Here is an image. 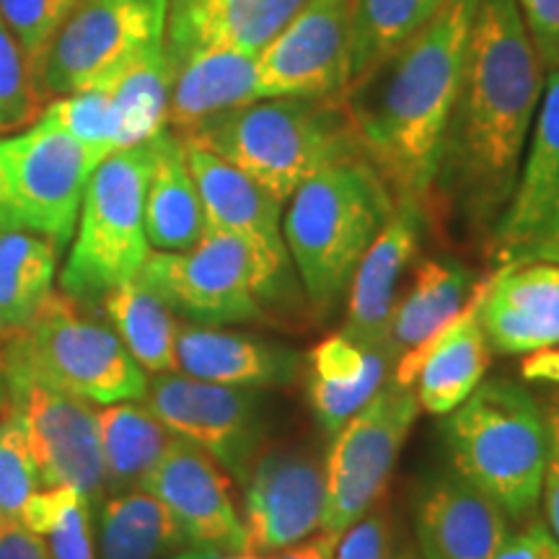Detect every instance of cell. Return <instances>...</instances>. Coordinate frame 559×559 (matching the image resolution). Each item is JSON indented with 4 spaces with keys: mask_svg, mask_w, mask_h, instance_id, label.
<instances>
[{
    "mask_svg": "<svg viewBox=\"0 0 559 559\" xmlns=\"http://www.w3.org/2000/svg\"><path fill=\"white\" fill-rule=\"evenodd\" d=\"M542 94L544 66L515 0H477L436 177L474 230H492L513 194Z\"/></svg>",
    "mask_w": 559,
    "mask_h": 559,
    "instance_id": "cell-1",
    "label": "cell"
},
{
    "mask_svg": "<svg viewBox=\"0 0 559 559\" xmlns=\"http://www.w3.org/2000/svg\"><path fill=\"white\" fill-rule=\"evenodd\" d=\"M474 9L477 0H449L415 37L345 91L362 156L394 202L428 207L432 198L464 79Z\"/></svg>",
    "mask_w": 559,
    "mask_h": 559,
    "instance_id": "cell-2",
    "label": "cell"
},
{
    "mask_svg": "<svg viewBox=\"0 0 559 559\" xmlns=\"http://www.w3.org/2000/svg\"><path fill=\"white\" fill-rule=\"evenodd\" d=\"M179 138L228 160L280 205L324 166L362 156L345 96L257 99Z\"/></svg>",
    "mask_w": 559,
    "mask_h": 559,
    "instance_id": "cell-3",
    "label": "cell"
},
{
    "mask_svg": "<svg viewBox=\"0 0 559 559\" xmlns=\"http://www.w3.org/2000/svg\"><path fill=\"white\" fill-rule=\"evenodd\" d=\"M394 205L386 185L362 156L324 166L293 192L283 221L285 247L319 317L345 296L355 267Z\"/></svg>",
    "mask_w": 559,
    "mask_h": 559,
    "instance_id": "cell-4",
    "label": "cell"
},
{
    "mask_svg": "<svg viewBox=\"0 0 559 559\" xmlns=\"http://www.w3.org/2000/svg\"><path fill=\"white\" fill-rule=\"evenodd\" d=\"M45 383L91 404L143 400L145 370L107 321L91 317L81 298L50 290L29 319L0 340V389ZM9 415V407H5Z\"/></svg>",
    "mask_w": 559,
    "mask_h": 559,
    "instance_id": "cell-5",
    "label": "cell"
},
{
    "mask_svg": "<svg viewBox=\"0 0 559 559\" xmlns=\"http://www.w3.org/2000/svg\"><path fill=\"white\" fill-rule=\"evenodd\" d=\"M453 472L506 510L534 515L549 459V423L519 383L481 381L443 423Z\"/></svg>",
    "mask_w": 559,
    "mask_h": 559,
    "instance_id": "cell-6",
    "label": "cell"
},
{
    "mask_svg": "<svg viewBox=\"0 0 559 559\" xmlns=\"http://www.w3.org/2000/svg\"><path fill=\"white\" fill-rule=\"evenodd\" d=\"M153 140L111 153L91 174L73 247L60 275V288L70 296L102 298L115 285L135 280L148 260L143 210Z\"/></svg>",
    "mask_w": 559,
    "mask_h": 559,
    "instance_id": "cell-7",
    "label": "cell"
},
{
    "mask_svg": "<svg viewBox=\"0 0 559 559\" xmlns=\"http://www.w3.org/2000/svg\"><path fill=\"white\" fill-rule=\"evenodd\" d=\"M99 164L102 158L45 117L24 132L0 135V226L34 230L62 251Z\"/></svg>",
    "mask_w": 559,
    "mask_h": 559,
    "instance_id": "cell-8",
    "label": "cell"
},
{
    "mask_svg": "<svg viewBox=\"0 0 559 559\" xmlns=\"http://www.w3.org/2000/svg\"><path fill=\"white\" fill-rule=\"evenodd\" d=\"M419 412L417 394L391 379L334 432L326 456L321 531L340 536L383 498L389 474Z\"/></svg>",
    "mask_w": 559,
    "mask_h": 559,
    "instance_id": "cell-9",
    "label": "cell"
},
{
    "mask_svg": "<svg viewBox=\"0 0 559 559\" xmlns=\"http://www.w3.org/2000/svg\"><path fill=\"white\" fill-rule=\"evenodd\" d=\"M169 0H79L39 70L45 99L109 79L117 68L166 41Z\"/></svg>",
    "mask_w": 559,
    "mask_h": 559,
    "instance_id": "cell-10",
    "label": "cell"
},
{
    "mask_svg": "<svg viewBox=\"0 0 559 559\" xmlns=\"http://www.w3.org/2000/svg\"><path fill=\"white\" fill-rule=\"evenodd\" d=\"M138 280L174 311L207 326L262 319L257 260L239 236L207 228L187 251H153Z\"/></svg>",
    "mask_w": 559,
    "mask_h": 559,
    "instance_id": "cell-11",
    "label": "cell"
},
{
    "mask_svg": "<svg viewBox=\"0 0 559 559\" xmlns=\"http://www.w3.org/2000/svg\"><path fill=\"white\" fill-rule=\"evenodd\" d=\"M5 407L24 428L41 487H75L91 506L107 498L96 404L45 383H19Z\"/></svg>",
    "mask_w": 559,
    "mask_h": 559,
    "instance_id": "cell-12",
    "label": "cell"
},
{
    "mask_svg": "<svg viewBox=\"0 0 559 559\" xmlns=\"http://www.w3.org/2000/svg\"><path fill=\"white\" fill-rule=\"evenodd\" d=\"M353 62V0H304L257 52L260 99L345 96Z\"/></svg>",
    "mask_w": 559,
    "mask_h": 559,
    "instance_id": "cell-13",
    "label": "cell"
},
{
    "mask_svg": "<svg viewBox=\"0 0 559 559\" xmlns=\"http://www.w3.org/2000/svg\"><path fill=\"white\" fill-rule=\"evenodd\" d=\"M254 400L247 389L221 386L171 370L148 381L143 404L171 436L200 445L230 477L247 481L262 443V419Z\"/></svg>",
    "mask_w": 559,
    "mask_h": 559,
    "instance_id": "cell-14",
    "label": "cell"
},
{
    "mask_svg": "<svg viewBox=\"0 0 559 559\" xmlns=\"http://www.w3.org/2000/svg\"><path fill=\"white\" fill-rule=\"evenodd\" d=\"M185 156L198 185L205 226L239 236L257 260V298L285 300L293 288L290 254L280 226V202L228 160L181 138Z\"/></svg>",
    "mask_w": 559,
    "mask_h": 559,
    "instance_id": "cell-15",
    "label": "cell"
},
{
    "mask_svg": "<svg viewBox=\"0 0 559 559\" xmlns=\"http://www.w3.org/2000/svg\"><path fill=\"white\" fill-rule=\"evenodd\" d=\"M140 489L169 508L192 547L226 555L247 551V528L234 506L228 474L200 445L174 436Z\"/></svg>",
    "mask_w": 559,
    "mask_h": 559,
    "instance_id": "cell-16",
    "label": "cell"
},
{
    "mask_svg": "<svg viewBox=\"0 0 559 559\" xmlns=\"http://www.w3.org/2000/svg\"><path fill=\"white\" fill-rule=\"evenodd\" d=\"M324 466L304 451H270L254 461L243 495L247 551L270 555L296 547L321 528Z\"/></svg>",
    "mask_w": 559,
    "mask_h": 559,
    "instance_id": "cell-17",
    "label": "cell"
},
{
    "mask_svg": "<svg viewBox=\"0 0 559 559\" xmlns=\"http://www.w3.org/2000/svg\"><path fill=\"white\" fill-rule=\"evenodd\" d=\"M559 218V68L549 70L531 124V143L513 194L489 230V257L521 262L547 239Z\"/></svg>",
    "mask_w": 559,
    "mask_h": 559,
    "instance_id": "cell-18",
    "label": "cell"
},
{
    "mask_svg": "<svg viewBox=\"0 0 559 559\" xmlns=\"http://www.w3.org/2000/svg\"><path fill=\"white\" fill-rule=\"evenodd\" d=\"M479 319L489 347L498 353L526 355L559 347V262L500 264L487 277Z\"/></svg>",
    "mask_w": 559,
    "mask_h": 559,
    "instance_id": "cell-19",
    "label": "cell"
},
{
    "mask_svg": "<svg viewBox=\"0 0 559 559\" xmlns=\"http://www.w3.org/2000/svg\"><path fill=\"white\" fill-rule=\"evenodd\" d=\"M487 280L472 290L456 319L417 353L404 355L391 370V381L412 389L430 415H449L485 379L489 366V342L481 330V298Z\"/></svg>",
    "mask_w": 559,
    "mask_h": 559,
    "instance_id": "cell-20",
    "label": "cell"
},
{
    "mask_svg": "<svg viewBox=\"0 0 559 559\" xmlns=\"http://www.w3.org/2000/svg\"><path fill=\"white\" fill-rule=\"evenodd\" d=\"M425 207L417 202H396L394 213L370 243L349 280L347 319L340 334L360 347L386 353L391 317L396 309V288L404 270L417 254ZM389 355V353H386Z\"/></svg>",
    "mask_w": 559,
    "mask_h": 559,
    "instance_id": "cell-21",
    "label": "cell"
},
{
    "mask_svg": "<svg viewBox=\"0 0 559 559\" xmlns=\"http://www.w3.org/2000/svg\"><path fill=\"white\" fill-rule=\"evenodd\" d=\"M508 534L506 510L459 474L423 489L417 502L423 559H495Z\"/></svg>",
    "mask_w": 559,
    "mask_h": 559,
    "instance_id": "cell-22",
    "label": "cell"
},
{
    "mask_svg": "<svg viewBox=\"0 0 559 559\" xmlns=\"http://www.w3.org/2000/svg\"><path fill=\"white\" fill-rule=\"evenodd\" d=\"M300 5L304 0H169V68L210 47L260 52Z\"/></svg>",
    "mask_w": 559,
    "mask_h": 559,
    "instance_id": "cell-23",
    "label": "cell"
},
{
    "mask_svg": "<svg viewBox=\"0 0 559 559\" xmlns=\"http://www.w3.org/2000/svg\"><path fill=\"white\" fill-rule=\"evenodd\" d=\"M177 370L221 386L272 389L296 379L298 355L249 334L223 332L207 324H179Z\"/></svg>",
    "mask_w": 559,
    "mask_h": 559,
    "instance_id": "cell-24",
    "label": "cell"
},
{
    "mask_svg": "<svg viewBox=\"0 0 559 559\" xmlns=\"http://www.w3.org/2000/svg\"><path fill=\"white\" fill-rule=\"evenodd\" d=\"M260 99L257 52L210 47L187 55L171 68L166 130L190 135L200 124Z\"/></svg>",
    "mask_w": 559,
    "mask_h": 559,
    "instance_id": "cell-25",
    "label": "cell"
},
{
    "mask_svg": "<svg viewBox=\"0 0 559 559\" xmlns=\"http://www.w3.org/2000/svg\"><path fill=\"white\" fill-rule=\"evenodd\" d=\"M389 370L383 349L360 347L345 334L319 342L309 353L306 394L321 428L337 432L386 383Z\"/></svg>",
    "mask_w": 559,
    "mask_h": 559,
    "instance_id": "cell-26",
    "label": "cell"
},
{
    "mask_svg": "<svg viewBox=\"0 0 559 559\" xmlns=\"http://www.w3.org/2000/svg\"><path fill=\"white\" fill-rule=\"evenodd\" d=\"M145 236L158 251H187L205 234V213L198 185L177 132L153 140V166L145 185Z\"/></svg>",
    "mask_w": 559,
    "mask_h": 559,
    "instance_id": "cell-27",
    "label": "cell"
},
{
    "mask_svg": "<svg viewBox=\"0 0 559 559\" xmlns=\"http://www.w3.org/2000/svg\"><path fill=\"white\" fill-rule=\"evenodd\" d=\"M472 272L451 260H425L415 272L412 288L396 300L391 317L386 353L391 366L417 353L459 317L472 296Z\"/></svg>",
    "mask_w": 559,
    "mask_h": 559,
    "instance_id": "cell-28",
    "label": "cell"
},
{
    "mask_svg": "<svg viewBox=\"0 0 559 559\" xmlns=\"http://www.w3.org/2000/svg\"><path fill=\"white\" fill-rule=\"evenodd\" d=\"M96 523L102 559H171L192 547L169 508L148 489L104 498Z\"/></svg>",
    "mask_w": 559,
    "mask_h": 559,
    "instance_id": "cell-29",
    "label": "cell"
},
{
    "mask_svg": "<svg viewBox=\"0 0 559 559\" xmlns=\"http://www.w3.org/2000/svg\"><path fill=\"white\" fill-rule=\"evenodd\" d=\"M96 86L109 91L120 151L130 148V145L148 143V140L160 135L166 130L171 94V68L169 58H166V41L135 55Z\"/></svg>",
    "mask_w": 559,
    "mask_h": 559,
    "instance_id": "cell-30",
    "label": "cell"
},
{
    "mask_svg": "<svg viewBox=\"0 0 559 559\" xmlns=\"http://www.w3.org/2000/svg\"><path fill=\"white\" fill-rule=\"evenodd\" d=\"M171 438V430L145 404L115 402L99 409L107 498L143 487Z\"/></svg>",
    "mask_w": 559,
    "mask_h": 559,
    "instance_id": "cell-31",
    "label": "cell"
},
{
    "mask_svg": "<svg viewBox=\"0 0 559 559\" xmlns=\"http://www.w3.org/2000/svg\"><path fill=\"white\" fill-rule=\"evenodd\" d=\"M102 311L128 353L143 370L171 373L177 370V319L164 298L140 280L115 285L104 293Z\"/></svg>",
    "mask_w": 559,
    "mask_h": 559,
    "instance_id": "cell-32",
    "label": "cell"
},
{
    "mask_svg": "<svg viewBox=\"0 0 559 559\" xmlns=\"http://www.w3.org/2000/svg\"><path fill=\"white\" fill-rule=\"evenodd\" d=\"M58 257L47 236L0 226V330L24 324L52 290Z\"/></svg>",
    "mask_w": 559,
    "mask_h": 559,
    "instance_id": "cell-33",
    "label": "cell"
},
{
    "mask_svg": "<svg viewBox=\"0 0 559 559\" xmlns=\"http://www.w3.org/2000/svg\"><path fill=\"white\" fill-rule=\"evenodd\" d=\"M445 3L449 0H353L349 83L362 79L386 55L400 50Z\"/></svg>",
    "mask_w": 559,
    "mask_h": 559,
    "instance_id": "cell-34",
    "label": "cell"
},
{
    "mask_svg": "<svg viewBox=\"0 0 559 559\" xmlns=\"http://www.w3.org/2000/svg\"><path fill=\"white\" fill-rule=\"evenodd\" d=\"M94 506L75 487H39L19 519L45 542L50 559H96Z\"/></svg>",
    "mask_w": 559,
    "mask_h": 559,
    "instance_id": "cell-35",
    "label": "cell"
},
{
    "mask_svg": "<svg viewBox=\"0 0 559 559\" xmlns=\"http://www.w3.org/2000/svg\"><path fill=\"white\" fill-rule=\"evenodd\" d=\"M41 117L50 120L79 140L96 158H107L120 151L117 143L115 109H111L109 91L104 86H91L73 94L55 96L41 109Z\"/></svg>",
    "mask_w": 559,
    "mask_h": 559,
    "instance_id": "cell-36",
    "label": "cell"
},
{
    "mask_svg": "<svg viewBox=\"0 0 559 559\" xmlns=\"http://www.w3.org/2000/svg\"><path fill=\"white\" fill-rule=\"evenodd\" d=\"M37 79L21 52L16 37L0 16V135L32 128L45 109Z\"/></svg>",
    "mask_w": 559,
    "mask_h": 559,
    "instance_id": "cell-37",
    "label": "cell"
},
{
    "mask_svg": "<svg viewBox=\"0 0 559 559\" xmlns=\"http://www.w3.org/2000/svg\"><path fill=\"white\" fill-rule=\"evenodd\" d=\"M75 5L79 0H0V16L16 37L37 83L45 55Z\"/></svg>",
    "mask_w": 559,
    "mask_h": 559,
    "instance_id": "cell-38",
    "label": "cell"
},
{
    "mask_svg": "<svg viewBox=\"0 0 559 559\" xmlns=\"http://www.w3.org/2000/svg\"><path fill=\"white\" fill-rule=\"evenodd\" d=\"M41 487L24 428L13 415L0 417V513L19 515Z\"/></svg>",
    "mask_w": 559,
    "mask_h": 559,
    "instance_id": "cell-39",
    "label": "cell"
},
{
    "mask_svg": "<svg viewBox=\"0 0 559 559\" xmlns=\"http://www.w3.org/2000/svg\"><path fill=\"white\" fill-rule=\"evenodd\" d=\"M334 559H394L391 551V519L383 500H376L358 521L337 536Z\"/></svg>",
    "mask_w": 559,
    "mask_h": 559,
    "instance_id": "cell-40",
    "label": "cell"
},
{
    "mask_svg": "<svg viewBox=\"0 0 559 559\" xmlns=\"http://www.w3.org/2000/svg\"><path fill=\"white\" fill-rule=\"evenodd\" d=\"M544 70L559 68V0H515Z\"/></svg>",
    "mask_w": 559,
    "mask_h": 559,
    "instance_id": "cell-41",
    "label": "cell"
},
{
    "mask_svg": "<svg viewBox=\"0 0 559 559\" xmlns=\"http://www.w3.org/2000/svg\"><path fill=\"white\" fill-rule=\"evenodd\" d=\"M495 559H559V544L549 528L531 523L528 528L508 534Z\"/></svg>",
    "mask_w": 559,
    "mask_h": 559,
    "instance_id": "cell-42",
    "label": "cell"
},
{
    "mask_svg": "<svg viewBox=\"0 0 559 559\" xmlns=\"http://www.w3.org/2000/svg\"><path fill=\"white\" fill-rule=\"evenodd\" d=\"M0 559H50L45 542L19 515L0 513Z\"/></svg>",
    "mask_w": 559,
    "mask_h": 559,
    "instance_id": "cell-43",
    "label": "cell"
},
{
    "mask_svg": "<svg viewBox=\"0 0 559 559\" xmlns=\"http://www.w3.org/2000/svg\"><path fill=\"white\" fill-rule=\"evenodd\" d=\"M544 513H547V528L559 544V443L549 438V459L547 472H544Z\"/></svg>",
    "mask_w": 559,
    "mask_h": 559,
    "instance_id": "cell-44",
    "label": "cell"
},
{
    "mask_svg": "<svg viewBox=\"0 0 559 559\" xmlns=\"http://www.w3.org/2000/svg\"><path fill=\"white\" fill-rule=\"evenodd\" d=\"M523 376L536 381H555L559 383V353L555 347L536 349L534 358L523 362Z\"/></svg>",
    "mask_w": 559,
    "mask_h": 559,
    "instance_id": "cell-45",
    "label": "cell"
},
{
    "mask_svg": "<svg viewBox=\"0 0 559 559\" xmlns=\"http://www.w3.org/2000/svg\"><path fill=\"white\" fill-rule=\"evenodd\" d=\"M334 544H337V536L319 534L317 539H304V544L283 549L280 559H334Z\"/></svg>",
    "mask_w": 559,
    "mask_h": 559,
    "instance_id": "cell-46",
    "label": "cell"
},
{
    "mask_svg": "<svg viewBox=\"0 0 559 559\" xmlns=\"http://www.w3.org/2000/svg\"><path fill=\"white\" fill-rule=\"evenodd\" d=\"M526 260H549V262H559V218L555 223V228H551V234L544 239L539 247H536ZM523 262V260H521Z\"/></svg>",
    "mask_w": 559,
    "mask_h": 559,
    "instance_id": "cell-47",
    "label": "cell"
},
{
    "mask_svg": "<svg viewBox=\"0 0 559 559\" xmlns=\"http://www.w3.org/2000/svg\"><path fill=\"white\" fill-rule=\"evenodd\" d=\"M549 438L559 443V407H555V412H551L549 417Z\"/></svg>",
    "mask_w": 559,
    "mask_h": 559,
    "instance_id": "cell-48",
    "label": "cell"
},
{
    "mask_svg": "<svg viewBox=\"0 0 559 559\" xmlns=\"http://www.w3.org/2000/svg\"><path fill=\"white\" fill-rule=\"evenodd\" d=\"M0 340H3V330H0ZM0 417H5V400H3V389H0Z\"/></svg>",
    "mask_w": 559,
    "mask_h": 559,
    "instance_id": "cell-49",
    "label": "cell"
},
{
    "mask_svg": "<svg viewBox=\"0 0 559 559\" xmlns=\"http://www.w3.org/2000/svg\"><path fill=\"white\" fill-rule=\"evenodd\" d=\"M394 559H419V557L415 555V551H402V555L394 557Z\"/></svg>",
    "mask_w": 559,
    "mask_h": 559,
    "instance_id": "cell-50",
    "label": "cell"
}]
</instances>
